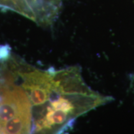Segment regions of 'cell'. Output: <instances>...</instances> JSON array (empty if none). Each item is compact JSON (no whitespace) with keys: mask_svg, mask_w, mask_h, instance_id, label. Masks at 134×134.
<instances>
[{"mask_svg":"<svg viewBox=\"0 0 134 134\" xmlns=\"http://www.w3.org/2000/svg\"><path fill=\"white\" fill-rule=\"evenodd\" d=\"M62 0H0V8L23 15L39 26H48L55 21Z\"/></svg>","mask_w":134,"mask_h":134,"instance_id":"1","label":"cell"}]
</instances>
